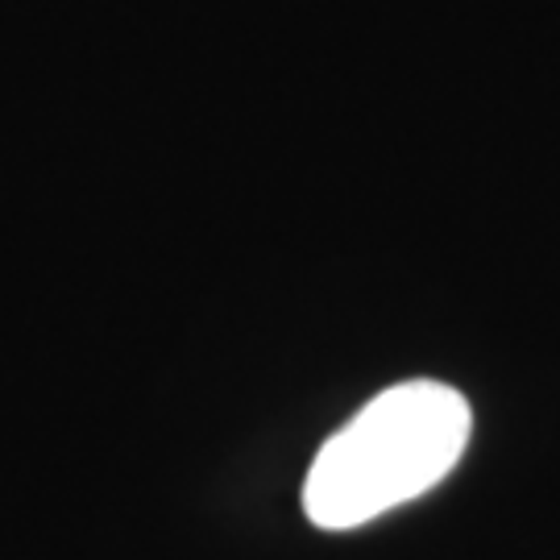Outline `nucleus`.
I'll return each mask as SVG.
<instances>
[{
	"label": "nucleus",
	"mask_w": 560,
	"mask_h": 560,
	"mask_svg": "<svg viewBox=\"0 0 560 560\" xmlns=\"http://www.w3.org/2000/svg\"><path fill=\"white\" fill-rule=\"evenodd\" d=\"M474 432L460 390L432 378L399 382L332 432L303 478V515L353 532L416 502L457 469Z\"/></svg>",
	"instance_id": "obj_1"
}]
</instances>
